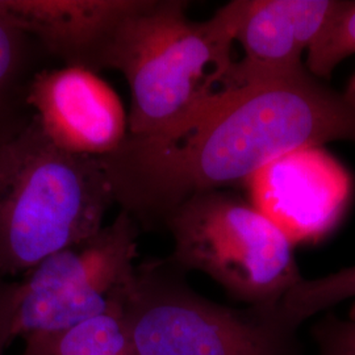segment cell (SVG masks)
I'll list each match as a JSON object with an SVG mask.
<instances>
[{"label": "cell", "mask_w": 355, "mask_h": 355, "mask_svg": "<svg viewBox=\"0 0 355 355\" xmlns=\"http://www.w3.org/2000/svg\"><path fill=\"white\" fill-rule=\"evenodd\" d=\"M168 259L145 261L128 284L121 321L133 355H291V330L192 291Z\"/></svg>", "instance_id": "5b68a950"}, {"label": "cell", "mask_w": 355, "mask_h": 355, "mask_svg": "<svg viewBox=\"0 0 355 355\" xmlns=\"http://www.w3.org/2000/svg\"><path fill=\"white\" fill-rule=\"evenodd\" d=\"M249 4L233 0L193 21L189 1H141L116 31L101 67L119 71L130 89L127 139H167L232 89L233 53Z\"/></svg>", "instance_id": "7a4b0ae2"}, {"label": "cell", "mask_w": 355, "mask_h": 355, "mask_svg": "<svg viewBox=\"0 0 355 355\" xmlns=\"http://www.w3.org/2000/svg\"><path fill=\"white\" fill-rule=\"evenodd\" d=\"M340 141L355 144V104L304 69L228 89L175 135L125 139L101 161L120 211L155 229L196 193L232 190L292 153Z\"/></svg>", "instance_id": "6da1fadb"}, {"label": "cell", "mask_w": 355, "mask_h": 355, "mask_svg": "<svg viewBox=\"0 0 355 355\" xmlns=\"http://www.w3.org/2000/svg\"><path fill=\"white\" fill-rule=\"evenodd\" d=\"M26 104L44 135L64 152L104 158L128 136V114L98 73L78 66L42 67L31 79Z\"/></svg>", "instance_id": "52a82bcc"}, {"label": "cell", "mask_w": 355, "mask_h": 355, "mask_svg": "<svg viewBox=\"0 0 355 355\" xmlns=\"http://www.w3.org/2000/svg\"><path fill=\"white\" fill-rule=\"evenodd\" d=\"M17 282L0 275V355L15 340Z\"/></svg>", "instance_id": "2e32d148"}, {"label": "cell", "mask_w": 355, "mask_h": 355, "mask_svg": "<svg viewBox=\"0 0 355 355\" xmlns=\"http://www.w3.org/2000/svg\"><path fill=\"white\" fill-rule=\"evenodd\" d=\"M21 355H133L121 312L92 318L70 329L24 337Z\"/></svg>", "instance_id": "7c38bea8"}, {"label": "cell", "mask_w": 355, "mask_h": 355, "mask_svg": "<svg viewBox=\"0 0 355 355\" xmlns=\"http://www.w3.org/2000/svg\"><path fill=\"white\" fill-rule=\"evenodd\" d=\"M164 227L174 241L170 262L183 271L203 272L232 297L267 316L303 279L290 239L232 190L191 196Z\"/></svg>", "instance_id": "277c9868"}, {"label": "cell", "mask_w": 355, "mask_h": 355, "mask_svg": "<svg viewBox=\"0 0 355 355\" xmlns=\"http://www.w3.org/2000/svg\"><path fill=\"white\" fill-rule=\"evenodd\" d=\"M45 51L19 26L0 10V142L31 119L26 104V89L37 73Z\"/></svg>", "instance_id": "8fae6325"}, {"label": "cell", "mask_w": 355, "mask_h": 355, "mask_svg": "<svg viewBox=\"0 0 355 355\" xmlns=\"http://www.w3.org/2000/svg\"><path fill=\"white\" fill-rule=\"evenodd\" d=\"M350 299H355V265L325 277L297 282L282 297L272 318L293 331L308 318Z\"/></svg>", "instance_id": "4fadbf2b"}, {"label": "cell", "mask_w": 355, "mask_h": 355, "mask_svg": "<svg viewBox=\"0 0 355 355\" xmlns=\"http://www.w3.org/2000/svg\"><path fill=\"white\" fill-rule=\"evenodd\" d=\"M340 0H250L237 33L242 58L232 87L306 69L305 55L336 12Z\"/></svg>", "instance_id": "ba28073f"}, {"label": "cell", "mask_w": 355, "mask_h": 355, "mask_svg": "<svg viewBox=\"0 0 355 355\" xmlns=\"http://www.w3.org/2000/svg\"><path fill=\"white\" fill-rule=\"evenodd\" d=\"M142 0H0V10L64 66L102 71L119 26Z\"/></svg>", "instance_id": "9c48e42d"}, {"label": "cell", "mask_w": 355, "mask_h": 355, "mask_svg": "<svg viewBox=\"0 0 355 355\" xmlns=\"http://www.w3.org/2000/svg\"><path fill=\"white\" fill-rule=\"evenodd\" d=\"M355 54V1L340 4L316 42L305 55V66L320 80L329 79L336 67Z\"/></svg>", "instance_id": "5bb4252c"}, {"label": "cell", "mask_w": 355, "mask_h": 355, "mask_svg": "<svg viewBox=\"0 0 355 355\" xmlns=\"http://www.w3.org/2000/svg\"><path fill=\"white\" fill-rule=\"evenodd\" d=\"M312 336L318 355H355V318L327 315L315 324Z\"/></svg>", "instance_id": "9a60e30c"}, {"label": "cell", "mask_w": 355, "mask_h": 355, "mask_svg": "<svg viewBox=\"0 0 355 355\" xmlns=\"http://www.w3.org/2000/svg\"><path fill=\"white\" fill-rule=\"evenodd\" d=\"M140 230L120 211L94 237L53 254L16 280L15 338L121 312L137 266Z\"/></svg>", "instance_id": "8992f818"}, {"label": "cell", "mask_w": 355, "mask_h": 355, "mask_svg": "<svg viewBox=\"0 0 355 355\" xmlns=\"http://www.w3.org/2000/svg\"><path fill=\"white\" fill-rule=\"evenodd\" d=\"M114 196L101 158L55 146L31 116L0 142V275H26L104 227Z\"/></svg>", "instance_id": "3957f363"}, {"label": "cell", "mask_w": 355, "mask_h": 355, "mask_svg": "<svg viewBox=\"0 0 355 355\" xmlns=\"http://www.w3.org/2000/svg\"><path fill=\"white\" fill-rule=\"evenodd\" d=\"M343 92H345V95L355 104V71L353 73L352 78H350V80H349L347 87H346V89H345Z\"/></svg>", "instance_id": "e0dca14e"}, {"label": "cell", "mask_w": 355, "mask_h": 355, "mask_svg": "<svg viewBox=\"0 0 355 355\" xmlns=\"http://www.w3.org/2000/svg\"><path fill=\"white\" fill-rule=\"evenodd\" d=\"M297 195L253 203L293 243L318 241L338 223L350 192L346 171L321 148L292 153L265 168Z\"/></svg>", "instance_id": "30bf717a"}]
</instances>
